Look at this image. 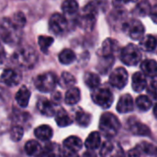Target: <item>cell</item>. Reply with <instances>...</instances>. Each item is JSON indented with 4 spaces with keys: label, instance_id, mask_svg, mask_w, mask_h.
Here are the masks:
<instances>
[{
    "label": "cell",
    "instance_id": "obj_1",
    "mask_svg": "<svg viewBox=\"0 0 157 157\" xmlns=\"http://www.w3.org/2000/svg\"><path fill=\"white\" fill-rule=\"evenodd\" d=\"M38 60V54L36 53L35 50L29 46H24L17 50L13 56L12 61L24 69L32 68Z\"/></svg>",
    "mask_w": 157,
    "mask_h": 157
},
{
    "label": "cell",
    "instance_id": "obj_2",
    "mask_svg": "<svg viewBox=\"0 0 157 157\" xmlns=\"http://www.w3.org/2000/svg\"><path fill=\"white\" fill-rule=\"evenodd\" d=\"M121 128V122L119 119L110 112L103 113L99 120V130L101 133L108 137H114Z\"/></svg>",
    "mask_w": 157,
    "mask_h": 157
},
{
    "label": "cell",
    "instance_id": "obj_3",
    "mask_svg": "<svg viewBox=\"0 0 157 157\" xmlns=\"http://www.w3.org/2000/svg\"><path fill=\"white\" fill-rule=\"evenodd\" d=\"M141 59L142 52L140 48L135 44L129 43L121 51V60L126 65L134 66L140 63Z\"/></svg>",
    "mask_w": 157,
    "mask_h": 157
},
{
    "label": "cell",
    "instance_id": "obj_4",
    "mask_svg": "<svg viewBox=\"0 0 157 157\" xmlns=\"http://www.w3.org/2000/svg\"><path fill=\"white\" fill-rule=\"evenodd\" d=\"M12 20L7 17L0 19V39L8 44H13L17 40V33Z\"/></svg>",
    "mask_w": 157,
    "mask_h": 157
},
{
    "label": "cell",
    "instance_id": "obj_5",
    "mask_svg": "<svg viewBox=\"0 0 157 157\" xmlns=\"http://www.w3.org/2000/svg\"><path fill=\"white\" fill-rule=\"evenodd\" d=\"M93 101L103 109H109L113 103V94L107 87H97L91 94Z\"/></svg>",
    "mask_w": 157,
    "mask_h": 157
},
{
    "label": "cell",
    "instance_id": "obj_6",
    "mask_svg": "<svg viewBox=\"0 0 157 157\" xmlns=\"http://www.w3.org/2000/svg\"><path fill=\"white\" fill-rule=\"evenodd\" d=\"M58 83V79L53 73H45L37 76L35 79V86L38 90L44 93L52 92Z\"/></svg>",
    "mask_w": 157,
    "mask_h": 157
},
{
    "label": "cell",
    "instance_id": "obj_7",
    "mask_svg": "<svg viewBox=\"0 0 157 157\" xmlns=\"http://www.w3.org/2000/svg\"><path fill=\"white\" fill-rule=\"evenodd\" d=\"M123 31L132 40H141L144 36V26L138 19H131L123 24Z\"/></svg>",
    "mask_w": 157,
    "mask_h": 157
},
{
    "label": "cell",
    "instance_id": "obj_8",
    "mask_svg": "<svg viewBox=\"0 0 157 157\" xmlns=\"http://www.w3.org/2000/svg\"><path fill=\"white\" fill-rule=\"evenodd\" d=\"M128 78L129 75L126 69L123 67H118L110 74L109 83L112 86L118 89H122L126 86L128 83Z\"/></svg>",
    "mask_w": 157,
    "mask_h": 157
},
{
    "label": "cell",
    "instance_id": "obj_9",
    "mask_svg": "<svg viewBox=\"0 0 157 157\" xmlns=\"http://www.w3.org/2000/svg\"><path fill=\"white\" fill-rule=\"evenodd\" d=\"M49 27L51 31H52L54 34L59 35L65 31L67 27V20L64 17L63 15L55 13L53 14L49 21Z\"/></svg>",
    "mask_w": 157,
    "mask_h": 157
},
{
    "label": "cell",
    "instance_id": "obj_10",
    "mask_svg": "<svg viewBox=\"0 0 157 157\" xmlns=\"http://www.w3.org/2000/svg\"><path fill=\"white\" fill-rule=\"evenodd\" d=\"M0 80L3 84H5L7 86H15L20 83L21 75L19 72L14 69H6L2 73Z\"/></svg>",
    "mask_w": 157,
    "mask_h": 157
},
{
    "label": "cell",
    "instance_id": "obj_11",
    "mask_svg": "<svg viewBox=\"0 0 157 157\" xmlns=\"http://www.w3.org/2000/svg\"><path fill=\"white\" fill-rule=\"evenodd\" d=\"M119 49H120L119 42L116 40L109 38L104 40L100 52L104 58H111L119 51Z\"/></svg>",
    "mask_w": 157,
    "mask_h": 157
},
{
    "label": "cell",
    "instance_id": "obj_12",
    "mask_svg": "<svg viewBox=\"0 0 157 157\" xmlns=\"http://www.w3.org/2000/svg\"><path fill=\"white\" fill-rule=\"evenodd\" d=\"M134 103L131 95L125 94L121 96L117 104V111L120 113H128L133 110Z\"/></svg>",
    "mask_w": 157,
    "mask_h": 157
},
{
    "label": "cell",
    "instance_id": "obj_13",
    "mask_svg": "<svg viewBox=\"0 0 157 157\" xmlns=\"http://www.w3.org/2000/svg\"><path fill=\"white\" fill-rule=\"evenodd\" d=\"M132 86L135 92H142L147 86V80L145 75L142 72H136L132 75Z\"/></svg>",
    "mask_w": 157,
    "mask_h": 157
},
{
    "label": "cell",
    "instance_id": "obj_14",
    "mask_svg": "<svg viewBox=\"0 0 157 157\" xmlns=\"http://www.w3.org/2000/svg\"><path fill=\"white\" fill-rule=\"evenodd\" d=\"M143 73L150 77H157V62L153 59H146L141 63Z\"/></svg>",
    "mask_w": 157,
    "mask_h": 157
},
{
    "label": "cell",
    "instance_id": "obj_15",
    "mask_svg": "<svg viewBox=\"0 0 157 157\" xmlns=\"http://www.w3.org/2000/svg\"><path fill=\"white\" fill-rule=\"evenodd\" d=\"M82 147H83V142L77 136H70L63 141V148L68 151L77 153L82 149Z\"/></svg>",
    "mask_w": 157,
    "mask_h": 157
},
{
    "label": "cell",
    "instance_id": "obj_16",
    "mask_svg": "<svg viewBox=\"0 0 157 157\" xmlns=\"http://www.w3.org/2000/svg\"><path fill=\"white\" fill-rule=\"evenodd\" d=\"M37 108L43 115L48 116V117L53 116L56 113L53 102L49 101L48 99H45V98L39 100V102L37 104Z\"/></svg>",
    "mask_w": 157,
    "mask_h": 157
},
{
    "label": "cell",
    "instance_id": "obj_17",
    "mask_svg": "<svg viewBox=\"0 0 157 157\" xmlns=\"http://www.w3.org/2000/svg\"><path fill=\"white\" fill-rule=\"evenodd\" d=\"M129 130L134 135L139 136H149L151 134L150 129L144 123H141L140 121H133L130 123Z\"/></svg>",
    "mask_w": 157,
    "mask_h": 157
},
{
    "label": "cell",
    "instance_id": "obj_18",
    "mask_svg": "<svg viewBox=\"0 0 157 157\" xmlns=\"http://www.w3.org/2000/svg\"><path fill=\"white\" fill-rule=\"evenodd\" d=\"M34 134L37 137V139L46 142L52 139L53 132H52V129L49 125H40L35 129Z\"/></svg>",
    "mask_w": 157,
    "mask_h": 157
},
{
    "label": "cell",
    "instance_id": "obj_19",
    "mask_svg": "<svg viewBox=\"0 0 157 157\" xmlns=\"http://www.w3.org/2000/svg\"><path fill=\"white\" fill-rule=\"evenodd\" d=\"M29 98H30V91L27 88V86H21L16 94L17 103L20 107L26 108L29 105Z\"/></svg>",
    "mask_w": 157,
    "mask_h": 157
},
{
    "label": "cell",
    "instance_id": "obj_20",
    "mask_svg": "<svg viewBox=\"0 0 157 157\" xmlns=\"http://www.w3.org/2000/svg\"><path fill=\"white\" fill-rule=\"evenodd\" d=\"M80 98H81V92L79 88L72 86L68 88V90L66 91L64 101L68 105H75L80 101Z\"/></svg>",
    "mask_w": 157,
    "mask_h": 157
},
{
    "label": "cell",
    "instance_id": "obj_21",
    "mask_svg": "<svg viewBox=\"0 0 157 157\" xmlns=\"http://www.w3.org/2000/svg\"><path fill=\"white\" fill-rule=\"evenodd\" d=\"M100 144H101V137H100V133L98 132H91L85 142V145L89 151H94L98 149L100 146Z\"/></svg>",
    "mask_w": 157,
    "mask_h": 157
},
{
    "label": "cell",
    "instance_id": "obj_22",
    "mask_svg": "<svg viewBox=\"0 0 157 157\" xmlns=\"http://www.w3.org/2000/svg\"><path fill=\"white\" fill-rule=\"evenodd\" d=\"M140 46L145 52H153L157 46L155 37L150 34L146 35L145 37H143V39L140 41Z\"/></svg>",
    "mask_w": 157,
    "mask_h": 157
},
{
    "label": "cell",
    "instance_id": "obj_23",
    "mask_svg": "<svg viewBox=\"0 0 157 157\" xmlns=\"http://www.w3.org/2000/svg\"><path fill=\"white\" fill-rule=\"evenodd\" d=\"M25 151H26L28 155L37 157L41 153L42 148H41V145L37 141L30 140V141L26 143V144H25Z\"/></svg>",
    "mask_w": 157,
    "mask_h": 157
},
{
    "label": "cell",
    "instance_id": "obj_24",
    "mask_svg": "<svg viewBox=\"0 0 157 157\" xmlns=\"http://www.w3.org/2000/svg\"><path fill=\"white\" fill-rule=\"evenodd\" d=\"M85 84L91 89H95L100 85V77L94 73H86L84 75Z\"/></svg>",
    "mask_w": 157,
    "mask_h": 157
},
{
    "label": "cell",
    "instance_id": "obj_25",
    "mask_svg": "<svg viewBox=\"0 0 157 157\" xmlns=\"http://www.w3.org/2000/svg\"><path fill=\"white\" fill-rule=\"evenodd\" d=\"M55 121L57 125L60 127H66L73 123L72 119L68 116V114L63 109H61L55 113Z\"/></svg>",
    "mask_w": 157,
    "mask_h": 157
},
{
    "label": "cell",
    "instance_id": "obj_26",
    "mask_svg": "<svg viewBox=\"0 0 157 157\" xmlns=\"http://www.w3.org/2000/svg\"><path fill=\"white\" fill-rule=\"evenodd\" d=\"M75 53L71 49H64L59 54V61L63 64H71L75 61Z\"/></svg>",
    "mask_w": 157,
    "mask_h": 157
},
{
    "label": "cell",
    "instance_id": "obj_27",
    "mask_svg": "<svg viewBox=\"0 0 157 157\" xmlns=\"http://www.w3.org/2000/svg\"><path fill=\"white\" fill-rule=\"evenodd\" d=\"M62 10L65 15H74L78 11V3L75 0H64L62 4Z\"/></svg>",
    "mask_w": 157,
    "mask_h": 157
},
{
    "label": "cell",
    "instance_id": "obj_28",
    "mask_svg": "<svg viewBox=\"0 0 157 157\" xmlns=\"http://www.w3.org/2000/svg\"><path fill=\"white\" fill-rule=\"evenodd\" d=\"M59 85L62 87L64 88H70L72 86H74V85L75 84V78L74 77V75H72L70 73L68 72H64L62 74L59 81H58Z\"/></svg>",
    "mask_w": 157,
    "mask_h": 157
},
{
    "label": "cell",
    "instance_id": "obj_29",
    "mask_svg": "<svg viewBox=\"0 0 157 157\" xmlns=\"http://www.w3.org/2000/svg\"><path fill=\"white\" fill-rule=\"evenodd\" d=\"M136 106L137 108L142 110V111H147L151 109L152 107V101L151 98L148 96H139L136 98Z\"/></svg>",
    "mask_w": 157,
    "mask_h": 157
},
{
    "label": "cell",
    "instance_id": "obj_30",
    "mask_svg": "<svg viewBox=\"0 0 157 157\" xmlns=\"http://www.w3.org/2000/svg\"><path fill=\"white\" fill-rule=\"evenodd\" d=\"M91 119H92L91 115L87 112H85L83 110H79L76 112L75 115L76 122L82 127H87L91 122Z\"/></svg>",
    "mask_w": 157,
    "mask_h": 157
},
{
    "label": "cell",
    "instance_id": "obj_31",
    "mask_svg": "<svg viewBox=\"0 0 157 157\" xmlns=\"http://www.w3.org/2000/svg\"><path fill=\"white\" fill-rule=\"evenodd\" d=\"M137 148L139 149L141 153H144L149 155H157V147L153 144L144 142V143H141L137 146Z\"/></svg>",
    "mask_w": 157,
    "mask_h": 157
},
{
    "label": "cell",
    "instance_id": "obj_32",
    "mask_svg": "<svg viewBox=\"0 0 157 157\" xmlns=\"http://www.w3.org/2000/svg\"><path fill=\"white\" fill-rule=\"evenodd\" d=\"M151 5L148 1H141L136 8H135V12L139 15V16H142V17H144L146 15H149L150 14V11H151Z\"/></svg>",
    "mask_w": 157,
    "mask_h": 157
},
{
    "label": "cell",
    "instance_id": "obj_33",
    "mask_svg": "<svg viewBox=\"0 0 157 157\" xmlns=\"http://www.w3.org/2000/svg\"><path fill=\"white\" fill-rule=\"evenodd\" d=\"M38 43L41 52H47L49 48L53 43V38L49 37V36H40L38 39Z\"/></svg>",
    "mask_w": 157,
    "mask_h": 157
},
{
    "label": "cell",
    "instance_id": "obj_34",
    "mask_svg": "<svg viewBox=\"0 0 157 157\" xmlns=\"http://www.w3.org/2000/svg\"><path fill=\"white\" fill-rule=\"evenodd\" d=\"M12 22L17 29H21L26 24V17L22 12H17L12 17Z\"/></svg>",
    "mask_w": 157,
    "mask_h": 157
},
{
    "label": "cell",
    "instance_id": "obj_35",
    "mask_svg": "<svg viewBox=\"0 0 157 157\" xmlns=\"http://www.w3.org/2000/svg\"><path fill=\"white\" fill-rule=\"evenodd\" d=\"M24 131L20 126H14L10 131V138L14 142H18L22 139Z\"/></svg>",
    "mask_w": 157,
    "mask_h": 157
},
{
    "label": "cell",
    "instance_id": "obj_36",
    "mask_svg": "<svg viewBox=\"0 0 157 157\" xmlns=\"http://www.w3.org/2000/svg\"><path fill=\"white\" fill-rule=\"evenodd\" d=\"M116 144L111 143V142H105L102 146H101V150H100V155L102 157H109V155L112 153V151L115 148Z\"/></svg>",
    "mask_w": 157,
    "mask_h": 157
},
{
    "label": "cell",
    "instance_id": "obj_37",
    "mask_svg": "<svg viewBox=\"0 0 157 157\" xmlns=\"http://www.w3.org/2000/svg\"><path fill=\"white\" fill-rule=\"evenodd\" d=\"M147 93L151 98L157 100V81H152L149 84L147 87Z\"/></svg>",
    "mask_w": 157,
    "mask_h": 157
},
{
    "label": "cell",
    "instance_id": "obj_38",
    "mask_svg": "<svg viewBox=\"0 0 157 157\" xmlns=\"http://www.w3.org/2000/svg\"><path fill=\"white\" fill-rule=\"evenodd\" d=\"M109 157H126V155L124 154L122 148H121L119 144H116L114 150H113L112 153L109 155Z\"/></svg>",
    "mask_w": 157,
    "mask_h": 157
},
{
    "label": "cell",
    "instance_id": "obj_39",
    "mask_svg": "<svg viewBox=\"0 0 157 157\" xmlns=\"http://www.w3.org/2000/svg\"><path fill=\"white\" fill-rule=\"evenodd\" d=\"M59 157H79L77 155V153H74V152H71V151H68L66 149H61L60 150V153H59Z\"/></svg>",
    "mask_w": 157,
    "mask_h": 157
},
{
    "label": "cell",
    "instance_id": "obj_40",
    "mask_svg": "<svg viewBox=\"0 0 157 157\" xmlns=\"http://www.w3.org/2000/svg\"><path fill=\"white\" fill-rule=\"evenodd\" d=\"M141 152L139 151V149L136 147L134 149H132L131 151H129L126 155V157H141Z\"/></svg>",
    "mask_w": 157,
    "mask_h": 157
},
{
    "label": "cell",
    "instance_id": "obj_41",
    "mask_svg": "<svg viewBox=\"0 0 157 157\" xmlns=\"http://www.w3.org/2000/svg\"><path fill=\"white\" fill-rule=\"evenodd\" d=\"M150 16H151V18H152V20L157 24V4L156 5H155L152 8H151V11H150V14H149Z\"/></svg>",
    "mask_w": 157,
    "mask_h": 157
},
{
    "label": "cell",
    "instance_id": "obj_42",
    "mask_svg": "<svg viewBox=\"0 0 157 157\" xmlns=\"http://www.w3.org/2000/svg\"><path fill=\"white\" fill-rule=\"evenodd\" d=\"M134 0H113V5L116 6V7H120L121 6H123V5H126L130 2H132Z\"/></svg>",
    "mask_w": 157,
    "mask_h": 157
},
{
    "label": "cell",
    "instance_id": "obj_43",
    "mask_svg": "<svg viewBox=\"0 0 157 157\" xmlns=\"http://www.w3.org/2000/svg\"><path fill=\"white\" fill-rule=\"evenodd\" d=\"M37 157H57L54 154H52V153H51V152H49V151H47V150H44L43 149V151H41V153L38 155Z\"/></svg>",
    "mask_w": 157,
    "mask_h": 157
},
{
    "label": "cell",
    "instance_id": "obj_44",
    "mask_svg": "<svg viewBox=\"0 0 157 157\" xmlns=\"http://www.w3.org/2000/svg\"><path fill=\"white\" fill-rule=\"evenodd\" d=\"M60 99H61V94L58 93V92L54 93L53 96H52V102H59Z\"/></svg>",
    "mask_w": 157,
    "mask_h": 157
},
{
    "label": "cell",
    "instance_id": "obj_45",
    "mask_svg": "<svg viewBox=\"0 0 157 157\" xmlns=\"http://www.w3.org/2000/svg\"><path fill=\"white\" fill-rule=\"evenodd\" d=\"M5 56V51H4V48L3 46L0 44V60H2Z\"/></svg>",
    "mask_w": 157,
    "mask_h": 157
},
{
    "label": "cell",
    "instance_id": "obj_46",
    "mask_svg": "<svg viewBox=\"0 0 157 157\" xmlns=\"http://www.w3.org/2000/svg\"><path fill=\"white\" fill-rule=\"evenodd\" d=\"M84 157H95V155L92 153H86L84 155Z\"/></svg>",
    "mask_w": 157,
    "mask_h": 157
},
{
    "label": "cell",
    "instance_id": "obj_47",
    "mask_svg": "<svg viewBox=\"0 0 157 157\" xmlns=\"http://www.w3.org/2000/svg\"><path fill=\"white\" fill-rule=\"evenodd\" d=\"M154 114H155V118H157V104H155V106L154 108Z\"/></svg>",
    "mask_w": 157,
    "mask_h": 157
}]
</instances>
